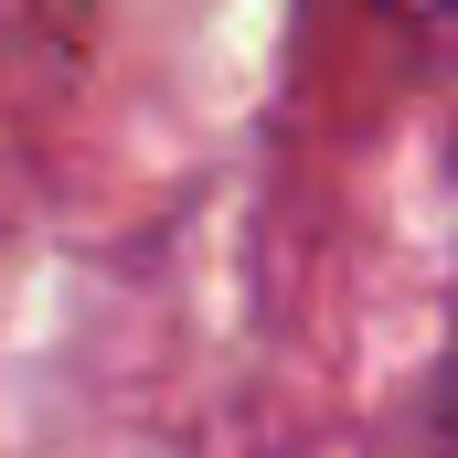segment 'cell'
<instances>
[{"mask_svg":"<svg viewBox=\"0 0 458 458\" xmlns=\"http://www.w3.org/2000/svg\"><path fill=\"white\" fill-rule=\"evenodd\" d=\"M384 21H458V0H373Z\"/></svg>","mask_w":458,"mask_h":458,"instance_id":"6da1fadb","label":"cell"}]
</instances>
